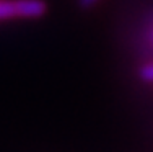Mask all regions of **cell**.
Listing matches in <instances>:
<instances>
[{
	"label": "cell",
	"instance_id": "obj_3",
	"mask_svg": "<svg viewBox=\"0 0 153 152\" xmlns=\"http://www.w3.org/2000/svg\"><path fill=\"white\" fill-rule=\"evenodd\" d=\"M96 2L98 0H78V5L82 7V8H91Z\"/></svg>",
	"mask_w": 153,
	"mask_h": 152
},
{
	"label": "cell",
	"instance_id": "obj_1",
	"mask_svg": "<svg viewBox=\"0 0 153 152\" xmlns=\"http://www.w3.org/2000/svg\"><path fill=\"white\" fill-rule=\"evenodd\" d=\"M46 12L42 0H0V20L5 18H34Z\"/></svg>",
	"mask_w": 153,
	"mask_h": 152
},
{
	"label": "cell",
	"instance_id": "obj_2",
	"mask_svg": "<svg viewBox=\"0 0 153 152\" xmlns=\"http://www.w3.org/2000/svg\"><path fill=\"white\" fill-rule=\"evenodd\" d=\"M140 79L145 82H153V62L152 64H147V66H143L140 69Z\"/></svg>",
	"mask_w": 153,
	"mask_h": 152
}]
</instances>
